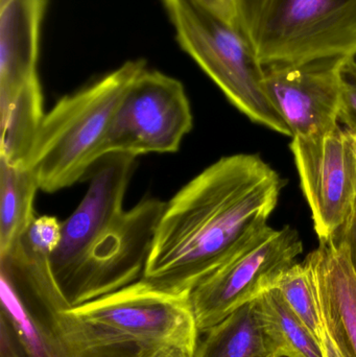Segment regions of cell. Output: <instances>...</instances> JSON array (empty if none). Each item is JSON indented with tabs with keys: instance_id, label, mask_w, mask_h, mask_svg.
<instances>
[{
	"instance_id": "cell-1",
	"label": "cell",
	"mask_w": 356,
	"mask_h": 357,
	"mask_svg": "<svg viewBox=\"0 0 356 357\" xmlns=\"http://www.w3.org/2000/svg\"><path fill=\"white\" fill-rule=\"evenodd\" d=\"M284 186L259 155L219 159L167 203L141 279L189 294L269 226Z\"/></svg>"
},
{
	"instance_id": "cell-2",
	"label": "cell",
	"mask_w": 356,
	"mask_h": 357,
	"mask_svg": "<svg viewBox=\"0 0 356 357\" xmlns=\"http://www.w3.org/2000/svg\"><path fill=\"white\" fill-rule=\"evenodd\" d=\"M176 37L229 102L253 123L292 137L265 87V66L230 0H162Z\"/></svg>"
},
{
	"instance_id": "cell-3",
	"label": "cell",
	"mask_w": 356,
	"mask_h": 357,
	"mask_svg": "<svg viewBox=\"0 0 356 357\" xmlns=\"http://www.w3.org/2000/svg\"><path fill=\"white\" fill-rule=\"evenodd\" d=\"M146 68L144 61H129L61 98L46 113L27 162L40 189L52 193L72 186L102 159L100 149L115 111Z\"/></svg>"
},
{
	"instance_id": "cell-4",
	"label": "cell",
	"mask_w": 356,
	"mask_h": 357,
	"mask_svg": "<svg viewBox=\"0 0 356 357\" xmlns=\"http://www.w3.org/2000/svg\"><path fill=\"white\" fill-rule=\"evenodd\" d=\"M263 66L356 56V0H230Z\"/></svg>"
},
{
	"instance_id": "cell-5",
	"label": "cell",
	"mask_w": 356,
	"mask_h": 357,
	"mask_svg": "<svg viewBox=\"0 0 356 357\" xmlns=\"http://www.w3.org/2000/svg\"><path fill=\"white\" fill-rule=\"evenodd\" d=\"M69 310L100 342L130 356L150 357L163 346L196 351L199 331L189 294L161 291L140 279Z\"/></svg>"
},
{
	"instance_id": "cell-6",
	"label": "cell",
	"mask_w": 356,
	"mask_h": 357,
	"mask_svg": "<svg viewBox=\"0 0 356 357\" xmlns=\"http://www.w3.org/2000/svg\"><path fill=\"white\" fill-rule=\"evenodd\" d=\"M302 252V241L296 229L288 225L281 229H263L190 291L199 333L275 287Z\"/></svg>"
},
{
	"instance_id": "cell-7",
	"label": "cell",
	"mask_w": 356,
	"mask_h": 357,
	"mask_svg": "<svg viewBox=\"0 0 356 357\" xmlns=\"http://www.w3.org/2000/svg\"><path fill=\"white\" fill-rule=\"evenodd\" d=\"M194 126L192 107L181 82L144 69L134 79L109 126L100 158L137 157L179 150Z\"/></svg>"
},
{
	"instance_id": "cell-8",
	"label": "cell",
	"mask_w": 356,
	"mask_h": 357,
	"mask_svg": "<svg viewBox=\"0 0 356 357\" xmlns=\"http://www.w3.org/2000/svg\"><path fill=\"white\" fill-rule=\"evenodd\" d=\"M167 203L146 197L96 239L61 289L70 306L127 287L144 276Z\"/></svg>"
},
{
	"instance_id": "cell-9",
	"label": "cell",
	"mask_w": 356,
	"mask_h": 357,
	"mask_svg": "<svg viewBox=\"0 0 356 357\" xmlns=\"http://www.w3.org/2000/svg\"><path fill=\"white\" fill-rule=\"evenodd\" d=\"M291 151L320 241L334 238L356 199V135L341 126L318 137H294Z\"/></svg>"
},
{
	"instance_id": "cell-10",
	"label": "cell",
	"mask_w": 356,
	"mask_h": 357,
	"mask_svg": "<svg viewBox=\"0 0 356 357\" xmlns=\"http://www.w3.org/2000/svg\"><path fill=\"white\" fill-rule=\"evenodd\" d=\"M345 58L265 67V87L292 138L318 137L339 127Z\"/></svg>"
},
{
	"instance_id": "cell-11",
	"label": "cell",
	"mask_w": 356,
	"mask_h": 357,
	"mask_svg": "<svg viewBox=\"0 0 356 357\" xmlns=\"http://www.w3.org/2000/svg\"><path fill=\"white\" fill-rule=\"evenodd\" d=\"M135 159L123 154L102 157L83 201L62 222L60 243L52 255V272L60 289L96 239L125 211L123 199Z\"/></svg>"
},
{
	"instance_id": "cell-12",
	"label": "cell",
	"mask_w": 356,
	"mask_h": 357,
	"mask_svg": "<svg viewBox=\"0 0 356 357\" xmlns=\"http://www.w3.org/2000/svg\"><path fill=\"white\" fill-rule=\"evenodd\" d=\"M325 326L344 357H356V274L347 248L336 238L320 241L307 255Z\"/></svg>"
},
{
	"instance_id": "cell-13",
	"label": "cell",
	"mask_w": 356,
	"mask_h": 357,
	"mask_svg": "<svg viewBox=\"0 0 356 357\" xmlns=\"http://www.w3.org/2000/svg\"><path fill=\"white\" fill-rule=\"evenodd\" d=\"M46 0H10L0 6V94L38 79L39 35Z\"/></svg>"
},
{
	"instance_id": "cell-14",
	"label": "cell",
	"mask_w": 356,
	"mask_h": 357,
	"mask_svg": "<svg viewBox=\"0 0 356 357\" xmlns=\"http://www.w3.org/2000/svg\"><path fill=\"white\" fill-rule=\"evenodd\" d=\"M194 357H272L256 300L199 333Z\"/></svg>"
},
{
	"instance_id": "cell-15",
	"label": "cell",
	"mask_w": 356,
	"mask_h": 357,
	"mask_svg": "<svg viewBox=\"0 0 356 357\" xmlns=\"http://www.w3.org/2000/svg\"><path fill=\"white\" fill-rule=\"evenodd\" d=\"M256 304L272 357H325L321 343L293 312L279 289L265 291Z\"/></svg>"
},
{
	"instance_id": "cell-16",
	"label": "cell",
	"mask_w": 356,
	"mask_h": 357,
	"mask_svg": "<svg viewBox=\"0 0 356 357\" xmlns=\"http://www.w3.org/2000/svg\"><path fill=\"white\" fill-rule=\"evenodd\" d=\"M38 189L31 167L0 160V255L12 250L35 220Z\"/></svg>"
},
{
	"instance_id": "cell-17",
	"label": "cell",
	"mask_w": 356,
	"mask_h": 357,
	"mask_svg": "<svg viewBox=\"0 0 356 357\" xmlns=\"http://www.w3.org/2000/svg\"><path fill=\"white\" fill-rule=\"evenodd\" d=\"M275 287L311 335L321 343L323 317L317 289L307 264L304 261L295 264L280 277Z\"/></svg>"
},
{
	"instance_id": "cell-18",
	"label": "cell",
	"mask_w": 356,
	"mask_h": 357,
	"mask_svg": "<svg viewBox=\"0 0 356 357\" xmlns=\"http://www.w3.org/2000/svg\"><path fill=\"white\" fill-rule=\"evenodd\" d=\"M339 121L356 135V56L345 58L341 67Z\"/></svg>"
},
{
	"instance_id": "cell-19",
	"label": "cell",
	"mask_w": 356,
	"mask_h": 357,
	"mask_svg": "<svg viewBox=\"0 0 356 357\" xmlns=\"http://www.w3.org/2000/svg\"><path fill=\"white\" fill-rule=\"evenodd\" d=\"M334 238L347 248L351 264L356 274V199L344 225L341 227Z\"/></svg>"
},
{
	"instance_id": "cell-20",
	"label": "cell",
	"mask_w": 356,
	"mask_h": 357,
	"mask_svg": "<svg viewBox=\"0 0 356 357\" xmlns=\"http://www.w3.org/2000/svg\"><path fill=\"white\" fill-rule=\"evenodd\" d=\"M1 357H29L4 312H1Z\"/></svg>"
},
{
	"instance_id": "cell-21",
	"label": "cell",
	"mask_w": 356,
	"mask_h": 357,
	"mask_svg": "<svg viewBox=\"0 0 356 357\" xmlns=\"http://www.w3.org/2000/svg\"><path fill=\"white\" fill-rule=\"evenodd\" d=\"M324 323V322H323ZM321 345L323 348L324 356L325 357H344L340 348L336 345L332 335H330L327 327L324 324L323 335H322Z\"/></svg>"
},
{
	"instance_id": "cell-22",
	"label": "cell",
	"mask_w": 356,
	"mask_h": 357,
	"mask_svg": "<svg viewBox=\"0 0 356 357\" xmlns=\"http://www.w3.org/2000/svg\"><path fill=\"white\" fill-rule=\"evenodd\" d=\"M150 357H194V354L178 346H163L158 348Z\"/></svg>"
},
{
	"instance_id": "cell-23",
	"label": "cell",
	"mask_w": 356,
	"mask_h": 357,
	"mask_svg": "<svg viewBox=\"0 0 356 357\" xmlns=\"http://www.w3.org/2000/svg\"><path fill=\"white\" fill-rule=\"evenodd\" d=\"M10 0H0V6H4V4L8 3Z\"/></svg>"
}]
</instances>
